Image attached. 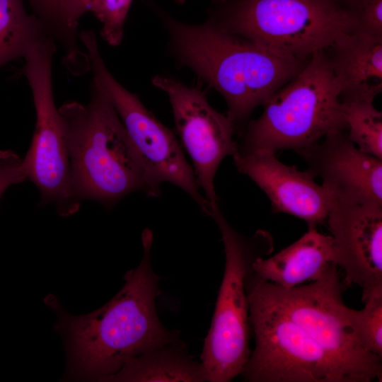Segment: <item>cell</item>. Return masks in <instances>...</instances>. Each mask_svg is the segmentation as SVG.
Instances as JSON below:
<instances>
[{
    "label": "cell",
    "mask_w": 382,
    "mask_h": 382,
    "mask_svg": "<svg viewBox=\"0 0 382 382\" xmlns=\"http://www.w3.org/2000/svg\"><path fill=\"white\" fill-rule=\"evenodd\" d=\"M140 264L125 275L120 291L99 309L83 316H61L72 371L80 378L103 380L129 359L156 347L177 341L179 335L160 321L156 298L159 277L151 266L152 231L141 235Z\"/></svg>",
    "instance_id": "obj_1"
},
{
    "label": "cell",
    "mask_w": 382,
    "mask_h": 382,
    "mask_svg": "<svg viewBox=\"0 0 382 382\" xmlns=\"http://www.w3.org/2000/svg\"><path fill=\"white\" fill-rule=\"evenodd\" d=\"M156 10L168 33L171 54L223 96L226 115L236 129L308 61L273 52L209 20L189 24Z\"/></svg>",
    "instance_id": "obj_2"
},
{
    "label": "cell",
    "mask_w": 382,
    "mask_h": 382,
    "mask_svg": "<svg viewBox=\"0 0 382 382\" xmlns=\"http://www.w3.org/2000/svg\"><path fill=\"white\" fill-rule=\"evenodd\" d=\"M68 150L74 192L81 202L112 208L125 196L148 194L141 156L105 91L93 80L90 100L58 108Z\"/></svg>",
    "instance_id": "obj_3"
},
{
    "label": "cell",
    "mask_w": 382,
    "mask_h": 382,
    "mask_svg": "<svg viewBox=\"0 0 382 382\" xmlns=\"http://www.w3.org/2000/svg\"><path fill=\"white\" fill-rule=\"evenodd\" d=\"M263 106L261 115L248 122L236 153L299 154L330 134L347 131L340 87L325 50L313 53Z\"/></svg>",
    "instance_id": "obj_4"
},
{
    "label": "cell",
    "mask_w": 382,
    "mask_h": 382,
    "mask_svg": "<svg viewBox=\"0 0 382 382\" xmlns=\"http://www.w3.org/2000/svg\"><path fill=\"white\" fill-rule=\"evenodd\" d=\"M214 8L208 20L222 29L301 59L356 28L350 9L334 0H237Z\"/></svg>",
    "instance_id": "obj_5"
},
{
    "label": "cell",
    "mask_w": 382,
    "mask_h": 382,
    "mask_svg": "<svg viewBox=\"0 0 382 382\" xmlns=\"http://www.w3.org/2000/svg\"><path fill=\"white\" fill-rule=\"evenodd\" d=\"M245 285L302 328L330 357L347 382L381 381V357L360 343L347 318L344 286L335 264L318 279L290 289L263 280L253 270Z\"/></svg>",
    "instance_id": "obj_6"
},
{
    "label": "cell",
    "mask_w": 382,
    "mask_h": 382,
    "mask_svg": "<svg viewBox=\"0 0 382 382\" xmlns=\"http://www.w3.org/2000/svg\"><path fill=\"white\" fill-rule=\"evenodd\" d=\"M224 247L225 266L212 324L200 356L207 381L228 382L242 374L251 352L249 348V306L245 279L259 257L274 248L271 234L259 229L252 236L237 232L219 207L211 210Z\"/></svg>",
    "instance_id": "obj_7"
},
{
    "label": "cell",
    "mask_w": 382,
    "mask_h": 382,
    "mask_svg": "<svg viewBox=\"0 0 382 382\" xmlns=\"http://www.w3.org/2000/svg\"><path fill=\"white\" fill-rule=\"evenodd\" d=\"M89 69L107 93L132 141L141 157L148 184V197H157L161 185L171 183L185 192L202 212L209 216L211 206L200 192L192 167L173 133L112 76L100 54L96 33H83Z\"/></svg>",
    "instance_id": "obj_8"
},
{
    "label": "cell",
    "mask_w": 382,
    "mask_h": 382,
    "mask_svg": "<svg viewBox=\"0 0 382 382\" xmlns=\"http://www.w3.org/2000/svg\"><path fill=\"white\" fill-rule=\"evenodd\" d=\"M57 43L47 37L23 57V72L32 92L35 126L24 164L28 180L40 192L39 206L52 204L62 216L78 212L81 201L76 196L65 133L52 88V62Z\"/></svg>",
    "instance_id": "obj_9"
},
{
    "label": "cell",
    "mask_w": 382,
    "mask_h": 382,
    "mask_svg": "<svg viewBox=\"0 0 382 382\" xmlns=\"http://www.w3.org/2000/svg\"><path fill=\"white\" fill-rule=\"evenodd\" d=\"M245 291L255 340L242 372L245 381L347 382L330 357L302 328L251 290Z\"/></svg>",
    "instance_id": "obj_10"
},
{
    "label": "cell",
    "mask_w": 382,
    "mask_h": 382,
    "mask_svg": "<svg viewBox=\"0 0 382 382\" xmlns=\"http://www.w3.org/2000/svg\"><path fill=\"white\" fill-rule=\"evenodd\" d=\"M152 83L168 96L176 131L211 209L219 206L214 178L223 159L238 151L234 123L212 108L197 88L165 75L155 76Z\"/></svg>",
    "instance_id": "obj_11"
},
{
    "label": "cell",
    "mask_w": 382,
    "mask_h": 382,
    "mask_svg": "<svg viewBox=\"0 0 382 382\" xmlns=\"http://www.w3.org/2000/svg\"><path fill=\"white\" fill-rule=\"evenodd\" d=\"M326 223L334 263L344 270L347 286L361 289L364 302L382 289V205L333 202Z\"/></svg>",
    "instance_id": "obj_12"
},
{
    "label": "cell",
    "mask_w": 382,
    "mask_h": 382,
    "mask_svg": "<svg viewBox=\"0 0 382 382\" xmlns=\"http://www.w3.org/2000/svg\"><path fill=\"white\" fill-rule=\"evenodd\" d=\"M299 154L333 202L382 205V159L359 150L347 131L330 134Z\"/></svg>",
    "instance_id": "obj_13"
},
{
    "label": "cell",
    "mask_w": 382,
    "mask_h": 382,
    "mask_svg": "<svg viewBox=\"0 0 382 382\" xmlns=\"http://www.w3.org/2000/svg\"><path fill=\"white\" fill-rule=\"evenodd\" d=\"M233 158L237 170L267 195L273 213L296 216L306 222L308 228L326 222L333 198L307 170L287 166L267 151L236 153Z\"/></svg>",
    "instance_id": "obj_14"
},
{
    "label": "cell",
    "mask_w": 382,
    "mask_h": 382,
    "mask_svg": "<svg viewBox=\"0 0 382 382\" xmlns=\"http://www.w3.org/2000/svg\"><path fill=\"white\" fill-rule=\"evenodd\" d=\"M326 50L341 101L374 102L382 91V37L354 31Z\"/></svg>",
    "instance_id": "obj_15"
},
{
    "label": "cell",
    "mask_w": 382,
    "mask_h": 382,
    "mask_svg": "<svg viewBox=\"0 0 382 382\" xmlns=\"http://www.w3.org/2000/svg\"><path fill=\"white\" fill-rule=\"evenodd\" d=\"M332 264L331 236L320 233L317 228H308L300 238L277 254L256 258L252 270L263 280L290 289L318 279Z\"/></svg>",
    "instance_id": "obj_16"
},
{
    "label": "cell",
    "mask_w": 382,
    "mask_h": 382,
    "mask_svg": "<svg viewBox=\"0 0 382 382\" xmlns=\"http://www.w3.org/2000/svg\"><path fill=\"white\" fill-rule=\"evenodd\" d=\"M103 381L204 382L205 370L180 340L147 350L127 361Z\"/></svg>",
    "instance_id": "obj_17"
},
{
    "label": "cell",
    "mask_w": 382,
    "mask_h": 382,
    "mask_svg": "<svg viewBox=\"0 0 382 382\" xmlns=\"http://www.w3.org/2000/svg\"><path fill=\"white\" fill-rule=\"evenodd\" d=\"M51 37L40 21L25 10L23 0H0V67Z\"/></svg>",
    "instance_id": "obj_18"
},
{
    "label": "cell",
    "mask_w": 382,
    "mask_h": 382,
    "mask_svg": "<svg viewBox=\"0 0 382 382\" xmlns=\"http://www.w3.org/2000/svg\"><path fill=\"white\" fill-rule=\"evenodd\" d=\"M349 140L361 151L382 159V113L370 101L342 103Z\"/></svg>",
    "instance_id": "obj_19"
},
{
    "label": "cell",
    "mask_w": 382,
    "mask_h": 382,
    "mask_svg": "<svg viewBox=\"0 0 382 382\" xmlns=\"http://www.w3.org/2000/svg\"><path fill=\"white\" fill-rule=\"evenodd\" d=\"M62 0H30L33 13L40 21L49 35L62 47L66 66L77 70L86 64L87 55L80 50L78 40L69 33L60 17Z\"/></svg>",
    "instance_id": "obj_20"
},
{
    "label": "cell",
    "mask_w": 382,
    "mask_h": 382,
    "mask_svg": "<svg viewBox=\"0 0 382 382\" xmlns=\"http://www.w3.org/2000/svg\"><path fill=\"white\" fill-rule=\"evenodd\" d=\"M361 310L346 307V316L357 338L369 352L382 358V289L374 291Z\"/></svg>",
    "instance_id": "obj_21"
},
{
    "label": "cell",
    "mask_w": 382,
    "mask_h": 382,
    "mask_svg": "<svg viewBox=\"0 0 382 382\" xmlns=\"http://www.w3.org/2000/svg\"><path fill=\"white\" fill-rule=\"evenodd\" d=\"M132 0H102L95 16L102 24L100 35L112 46L122 42L126 17Z\"/></svg>",
    "instance_id": "obj_22"
},
{
    "label": "cell",
    "mask_w": 382,
    "mask_h": 382,
    "mask_svg": "<svg viewBox=\"0 0 382 382\" xmlns=\"http://www.w3.org/2000/svg\"><path fill=\"white\" fill-rule=\"evenodd\" d=\"M350 11L356 22L355 32L382 37V0H357Z\"/></svg>",
    "instance_id": "obj_23"
},
{
    "label": "cell",
    "mask_w": 382,
    "mask_h": 382,
    "mask_svg": "<svg viewBox=\"0 0 382 382\" xmlns=\"http://www.w3.org/2000/svg\"><path fill=\"white\" fill-rule=\"evenodd\" d=\"M26 180L23 158L11 150L0 151V198L8 187Z\"/></svg>",
    "instance_id": "obj_24"
},
{
    "label": "cell",
    "mask_w": 382,
    "mask_h": 382,
    "mask_svg": "<svg viewBox=\"0 0 382 382\" xmlns=\"http://www.w3.org/2000/svg\"><path fill=\"white\" fill-rule=\"evenodd\" d=\"M101 1L102 0L61 1V20L64 28L70 35L79 38L77 28L81 17L87 12H91L95 15L99 8Z\"/></svg>",
    "instance_id": "obj_25"
}]
</instances>
